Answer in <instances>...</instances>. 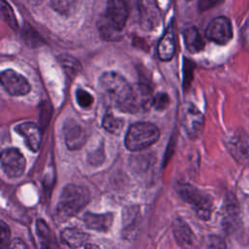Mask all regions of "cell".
I'll use <instances>...</instances> for the list:
<instances>
[{
    "label": "cell",
    "mask_w": 249,
    "mask_h": 249,
    "mask_svg": "<svg viewBox=\"0 0 249 249\" xmlns=\"http://www.w3.org/2000/svg\"><path fill=\"white\" fill-rule=\"evenodd\" d=\"M181 124L191 138H196L202 130L204 117L192 103H187L181 110Z\"/></svg>",
    "instance_id": "cell-6"
},
{
    "label": "cell",
    "mask_w": 249,
    "mask_h": 249,
    "mask_svg": "<svg viewBox=\"0 0 249 249\" xmlns=\"http://www.w3.org/2000/svg\"><path fill=\"white\" fill-rule=\"evenodd\" d=\"M102 126L110 133L119 134L124 127V121L115 117L113 114L108 113L102 119Z\"/></svg>",
    "instance_id": "cell-20"
},
{
    "label": "cell",
    "mask_w": 249,
    "mask_h": 249,
    "mask_svg": "<svg viewBox=\"0 0 249 249\" xmlns=\"http://www.w3.org/2000/svg\"><path fill=\"white\" fill-rule=\"evenodd\" d=\"M58 61L60 63V65L62 66V68L65 70V72L71 77L77 75L82 70L79 60H77L75 57H73L69 54L59 55Z\"/></svg>",
    "instance_id": "cell-19"
},
{
    "label": "cell",
    "mask_w": 249,
    "mask_h": 249,
    "mask_svg": "<svg viewBox=\"0 0 249 249\" xmlns=\"http://www.w3.org/2000/svg\"><path fill=\"white\" fill-rule=\"evenodd\" d=\"M64 136L65 144L69 150L81 149L87 139L86 130L73 121H70L69 124H65Z\"/></svg>",
    "instance_id": "cell-13"
},
{
    "label": "cell",
    "mask_w": 249,
    "mask_h": 249,
    "mask_svg": "<svg viewBox=\"0 0 249 249\" xmlns=\"http://www.w3.org/2000/svg\"><path fill=\"white\" fill-rule=\"evenodd\" d=\"M205 36L216 44H228L232 38L231 20L226 17H217L213 18L205 30Z\"/></svg>",
    "instance_id": "cell-8"
},
{
    "label": "cell",
    "mask_w": 249,
    "mask_h": 249,
    "mask_svg": "<svg viewBox=\"0 0 249 249\" xmlns=\"http://www.w3.org/2000/svg\"><path fill=\"white\" fill-rule=\"evenodd\" d=\"M172 230L178 244L182 246H189L194 242L193 231L181 218H176L174 220Z\"/></svg>",
    "instance_id": "cell-18"
},
{
    "label": "cell",
    "mask_w": 249,
    "mask_h": 249,
    "mask_svg": "<svg viewBox=\"0 0 249 249\" xmlns=\"http://www.w3.org/2000/svg\"><path fill=\"white\" fill-rule=\"evenodd\" d=\"M10 245V229L3 222H0V246L2 248L8 247Z\"/></svg>",
    "instance_id": "cell-26"
},
{
    "label": "cell",
    "mask_w": 249,
    "mask_h": 249,
    "mask_svg": "<svg viewBox=\"0 0 249 249\" xmlns=\"http://www.w3.org/2000/svg\"><path fill=\"white\" fill-rule=\"evenodd\" d=\"M138 8L142 29L151 31L157 28L160 22L161 14L156 0H139Z\"/></svg>",
    "instance_id": "cell-10"
},
{
    "label": "cell",
    "mask_w": 249,
    "mask_h": 249,
    "mask_svg": "<svg viewBox=\"0 0 249 249\" xmlns=\"http://www.w3.org/2000/svg\"><path fill=\"white\" fill-rule=\"evenodd\" d=\"M157 52L160 59L162 61H168L173 57L175 53V36L172 26L168 27L160 40Z\"/></svg>",
    "instance_id": "cell-15"
},
{
    "label": "cell",
    "mask_w": 249,
    "mask_h": 249,
    "mask_svg": "<svg viewBox=\"0 0 249 249\" xmlns=\"http://www.w3.org/2000/svg\"><path fill=\"white\" fill-rule=\"evenodd\" d=\"M90 199L89 191L82 186L67 185L61 192L56 212L61 219H67L78 214L87 206Z\"/></svg>",
    "instance_id": "cell-2"
},
{
    "label": "cell",
    "mask_w": 249,
    "mask_h": 249,
    "mask_svg": "<svg viewBox=\"0 0 249 249\" xmlns=\"http://www.w3.org/2000/svg\"><path fill=\"white\" fill-rule=\"evenodd\" d=\"M36 231L43 247H48L52 242V231L45 221L39 219L36 222Z\"/></svg>",
    "instance_id": "cell-22"
},
{
    "label": "cell",
    "mask_w": 249,
    "mask_h": 249,
    "mask_svg": "<svg viewBox=\"0 0 249 249\" xmlns=\"http://www.w3.org/2000/svg\"><path fill=\"white\" fill-rule=\"evenodd\" d=\"M179 196L187 203L191 204L199 219L208 220L211 215L212 200L210 196L201 193L189 184H180L177 187Z\"/></svg>",
    "instance_id": "cell-4"
},
{
    "label": "cell",
    "mask_w": 249,
    "mask_h": 249,
    "mask_svg": "<svg viewBox=\"0 0 249 249\" xmlns=\"http://www.w3.org/2000/svg\"><path fill=\"white\" fill-rule=\"evenodd\" d=\"M1 10H2V16L5 19V21L7 22V24L14 30H17L18 25V21L16 18V16L14 14L13 9L11 8V6L5 1L2 0V4H1Z\"/></svg>",
    "instance_id": "cell-23"
},
{
    "label": "cell",
    "mask_w": 249,
    "mask_h": 249,
    "mask_svg": "<svg viewBox=\"0 0 249 249\" xmlns=\"http://www.w3.org/2000/svg\"><path fill=\"white\" fill-rule=\"evenodd\" d=\"M89 158H92V160H90L89 161L93 164V163H96V162H102L103 160V158H104V154H103V149H99L97 151H94L90 156Z\"/></svg>",
    "instance_id": "cell-27"
},
{
    "label": "cell",
    "mask_w": 249,
    "mask_h": 249,
    "mask_svg": "<svg viewBox=\"0 0 249 249\" xmlns=\"http://www.w3.org/2000/svg\"><path fill=\"white\" fill-rule=\"evenodd\" d=\"M15 130L22 136L26 147L32 152H37L42 141L40 127L33 123H22L15 127Z\"/></svg>",
    "instance_id": "cell-12"
},
{
    "label": "cell",
    "mask_w": 249,
    "mask_h": 249,
    "mask_svg": "<svg viewBox=\"0 0 249 249\" xmlns=\"http://www.w3.org/2000/svg\"><path fill=\"white\" fill-rule=\"evenodd\" d=\"M61 241L70 248H78L85 246L89 235L78 228H66L61 231Z\"/></svg>",
    "instance_id": "cell-16"
},
{
    "label": "cell",
    "mask_w": 249,
    "mask_h": 249,
    "mask_svg": "<svg viewBox=\"0 0 249 249\" xmlns=\"http://www.w3.org/2000/svg\"><path fill=\"white\" fill-rule=\"evenodd\" d=\"M99 31L100 35L106 39V40H118L120 33L122 31H119L117 28H115L103 16L99 20Z\"/></svg>",
    "instance_id": "cell-21"
},
{
    "label": "cell",
    "mask_w": 249,
    "mask_h": 249,
    "mask_svg": "<svg viewBox=\"0 0 249 249\" xmlns=\"http://www.w3.org/2000/svg\"><path fill=\"white\" fill-rule=\"evenodd\" d=\"M128 11L125 0H108L104 17L119 31L125 26Z\"/></svg>",
    "instance_id": "cell-11"
},
{
    "label": "cell",
    "mask_w": 249,
    "mask_h": 249,
    "mask_svg": "<svg viewBox=\"0 0 249 249\" xmlns=\"http://www.w3.org/2000/svg\"><path fill=\"white\" fill-rule=\"evenodd\" d=\"M1 167L10 178L21 176L25 169V159L16 148L5 149L1 154Z\"/></svg>",
    "instance_id": "cell-7"
},
{
    "label": "cell",
    "mask_w": 249,
    "mask_h": 249,
    "mask_svg": "<svg viewBox=\"0 0 249 249\" xmlns=\"http://www.w3.org/2000/svg\"><path fill=\"white\" fill-rule=\"evenodd\" d=\"M160 138V130L158 126L152 123L140 122L129 126L125 134V147L137 152L144 150L155 144Z\"/></svg>",
    "instance_id": "cell-3"
},
{
    "label": "cell",
    "mask_w": 249,
    "mask_h": 249,
    "mask_svg": "<svg viewBox=\"0 0 249 249\" xmlns=\"http://www.w3.org/2000/svg\"><path fill=\"white\" fill-rule=\"evenodd\" d=\"M99 86L107 101L123 111L132 89L125 78L114 71L105 72L100 76Z\"/></svg>",
    "instance_id": "cell-1"
},
{
    "label": "cell",
    "mask_w": 249,
    "mask_h": 249,
    "mask_svg": "<svg viewBox=\"0 0 249 249\" xmlns=\"http://www.w3.org/2000/svg\"><path fill=\"white\" fill-rule=\"evenodd\" d=\"M183 38L185 46L190 53H198L204 48V41L198 29L195 26L187 27L183 32Z\"/></svg>",
    "instance_id": "cell-17"
},
{
    "label": "cell",
    "mask_w": 249,
    "mask_h": 249,
    "mask_svg": "<svg viewBox=\"0 0 249 249\" xmlns=\"http://www.w3.org/2000/svg\"><path fill=\"white\" fill-rule=\"evenodd\" d=\"M170 103V98L167 93L165 92H159L156 95H154L153 100V106L157 110H164L168 107Z\"/></svg>",
    "instance_id": "cell-25"
},
{
    "label": "cell",
    "mask_w": 249,
    "mask_h": 249,
    "mask_svg": "<svg viewBox=\"0 0 249 249\" xmlns=\"http://www.w3.org/2000/svg\"><path fill=\"white\" fill-rule=\"evenodd\" d=\"M9 247H11V248H27L26 244H25L22 240H20V239H15V240H13V241L10 243Z\"/></svg>",
    "instance_id": "cell-28"
},
{
    "label": "cell",
    "mask_w": 249,
    "mask_h": 249,
    "mask_svg": "<svg viewBox=\"0 0 249 249\" xmlns=\"http://www.w3.org/2000/svg\"><path fill=\"white\" fill-rule=\"evenodd\" d=\"M76 99L79 106L83 109L89 108L93 103V96L83 89H79L76 91Z\"/></svg>",
    "instance_id": "cell-24"
},
{
    "label": "cell",
    "mask_w": 249,
    "mask_h": 249,
    "mask_svg": "<svg viewBox=\"0 0 249 249\" xmlns=\"http://www.w3.org/2000/svg\"><path fill=\"white\" fill-rule=\"evenodd\" d=\"M0 80L5 90L11 95H25L31 89L30 84L25 77L13 69H6L2 71Z\"/></svg>",
    "instance_id": "cell-9"
},
{
    "label": "cell",
    "mask_w": 249,
    "mask_h": 249,
    "mask_svg": "<svg viewBox=\"0 0 249 249\" xmlns=\"http://www.w3.org/2000/svg\"><path fill=\"white\" fill-rule=\"evenodd\" d=\"M154 95L149 86L136 84L132 86L130 95L123 111L128 113H138L149 110L153 106Z\"/></svg>",
    "instance_id": "cell-5"
},
{
    "label": "cell",
    "mask_w": 249,
    "mask_h": 249,
    "mask_svg": "<svg viewBox=\"0 0 249 249\" xmlns=\"http://www.w3.org/2000/svg\"><path fill=\"white\" fill-rule=\"evenodd\" d=\"M113 220L114 215L112 213L95 214L87 212L84 215V223L88 229L102 232H106L110 230L113 224Z\"/></svg>",
    "instance_id": "cell-14"
}]
</instances>
